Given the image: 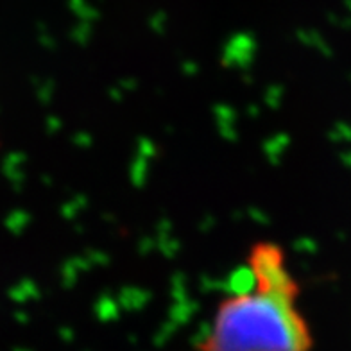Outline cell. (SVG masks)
Masks as SVG:
<instances>
[{
	"label": "cell",
	"instance_id": "cell-1",
	"mask_svg": "<svg viewBox=\"0 0 351 351\" xmlns=\"http://www.w3.org/2000/svg\"><path fill=\"white\" fill-rule=\"evenodd\" d=\"M251 285L233 291L215 306L199 351H312L315 339L300 308L301 285L287 253L262 241L247 253Z\"/></svg>",
	"mask_w": 351,
	"mask_h": 351
}]
</instances>
